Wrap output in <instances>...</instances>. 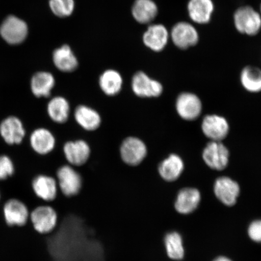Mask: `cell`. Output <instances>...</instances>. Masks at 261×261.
Returning <instances> with one entry per match:
<instances>
[{"label": "cell", "instance_id": "1", "mask_svg": "<svg viewBox=\"0 0 261 261\" xmlns=\"http://www.w3.org/2000/svg\"><path fill=\"white\" fill-rule=\"evenodd\" d=\"M174 109L179 118L184 121H197L203 113V101L192 91H181L176 96Z\"/></svg>", "mask_w": 261, "mask_h": 261}, {"label": "cell", "instance_id": "2", "mask_svg": "<svg viewBox=\"0 0 261 261\" xmlns=\"http://www.w3.org/2000/svg\"><path fill=\"white\" fill-rule=\"evenodd\" d=\"M201 159L211 170L223 172L229 165L230 149L224 142L208 141L202 149Z\"/></svg>", "mask_w": 261, "mask_h": 261}, {"label": "cell", "instance_id": "3", "mask_svg": "<svg viewBox=\"0 0 261 261\" xmlns=\"http://www.w3.org/2000/svg\"><path fill=\"white\" fill-rule=\"evenodd\" d=\"M200 129L208 141L224 142L230 132L229 122L221 114H205L200 119Z\"/></svg>", "mask_w": 261, "mask_h": 261}, {"label": "cell", "instance_id": "4", "mask_svg": "<svg viewBox=\"0 0 261 261\" xmlns=\"http://www.w3.org/2000/svg\"><path fill=\"white\" fill-rule=\"evenodd\" d=\"M234 27L241 34L254 37L261 31V15L250 6H242L234 11Z\"/></svg>", "mask_w": 261, "mask_h": 261}, {"label": "cell", "instance_id": "5", "mask_svg": "<svg viewBox=\"0 0 261 261\" xmlns=\"http://www.w3.org/2000/svg\"><path fill=\"white\" fill-rule=\"evenodd\" d=\"M30 219L36 232L44 236L51 233L56 228L58 217L57 211L51 205L41 204L31 212Z\"/></svg>", "mask_w": 261, "mask_h": 261}, {"label": "cell", "instance_id": "6", "mask_svg": "<svg viewBox=\"0 0 261 261\" xmlns=\"http://www.w3.org/2000/svg\"><path fill=\"white\" fill-rule=\"evenodd\" d=\"M169 35L172 43L181 50L196 46L200 41V34L197 28L187 21H179L175 23Z\"/></svg>", "mask_w": 261, "mask_h": 261}, {"label": "cell", "instance_id": "7", "mask_svg": "<svg viewBox=\"0 0 261 261\" xmlns=\"http://www.w3.org/2000/svg\"><path fill=\"white\" fill-rule=\"evenodd\" d=\"M57 177L59 191L65 197H73L80 193L83 179L71 166H62L57 171Z\"/></svg>", "mask_w": 261, "mask_h": 261}, {"label": "cell", "instance_id": "8", "mask_svg": "<svg viewBox=\"0 0 261 261\" xmlns=\"http://www.w3.org/2000/svg\"><path fill=\"white\" fill-rule=\"evenodd\" d=\"M120 156L124 163L129 166L140 164L148 154V148L141 139L129 137L123 140L120 146Z\"/></svg>", "mask_w": 261, "mask_h": 261}, {"label": "cell", "instance_id": "9", "mask_svg": "<svg viewBox=\"0 0 261 261\" xmlns=\"http://www.w3.org/2000/svg\"><path fill=\"white\" fill-rule=\"evenodd\" d=\"M239 184L227 175H221L215 179L214 192L216 197L222 203L232 206L236 204L240 194Z\"/></svg>", "mask_w": 261, "mask_h": 261}, {"label": "cell", "instance_id": "10", "mask_svg": "<svg viewBox=\"0 0 261 261\" xmlns=\"http://www.w3.org/2000/svg\"><path fill=\"white\" fill-rule=\"evenodd\" d=\"M132 87L134 93L140 97L158 98L162 95L164 91L161 82L152 79L142 71L134 75Z\"/></svg>", "mask_w": 261, "mask_h": 261}, {"label": "cell", "instance_id": "11", "mask_svg": "<svg viewBox=\"0 0 261 261\" xmlns=\"http://www.w3.org/2000/svg\"><path fill=\"white\" fill-rule=\"evenodd\" d=\"M185 162L182 156L176 152H171L160 162L158 171L160 177L167 182L177 181L184 175Z\"/></svg>", "mask_w": 261, "mask_h": 261}, {"label": "cell", "instance_id": "12", "mask_svg": "<svg viewBox=\"0 0 261 261\" xmlns=\"http://www.w3.org/2000/svg\"><path fill=\"white\" fill-rule=\"evenodd\" d=\"M28 33V25L24 21L14 16L6 18L0 28V34L10 44H20Z\"/></svg>", "mask_w": 261, "mask_h": 261}, {"label": "cell", "instance_id": "13", "mask_svg": "<svg viewBox=\"0 0 261 261\" xmlns=\"http://www.w3.org/2000/svg\"><path fill=\"white\" fill-rule=\"evenodd\" d=\"M215 11L213 0H189L187 11L189 18L195 24L210 23Z\"/></svg>", "mask_w": 261, "mask_h": 261}, {"label": "cell", "instance_id": "14", "mask_svg": "<svg viewBox=\"0 0 261 261\" xmlns=\"http://www.w3.org/2000/svg\"><path fill=\"white\" fill-rule=\"evenodd\" d=\"M32 189L37 197L48 204L56 200L59 193L57 179L50 176H37L32 181Z\"/></svg>", "mask_w": 261, "mask_h": 261}, {"label": "cell", "instance_id": "15", "mask_svg": "<svg viewBox=\"0 0 261 261\" xmlns=\"http://www.w3.org/2000/svg\"><path fill=\"white\" fill-rule=\"evenodd\" d=\"M170 39L169 32L164 25H149L143 36V43L151 50L160 52L164 50Z\"/></svg>", "mask_w": 261, "mask_h": 261}, {"label": "cell", "instance_id": "16", "mask_svg": "<svg viewBox=\"0 0 261 261\" xmlns=\"http://www.w3.org/2000/svg\"><path fill=\"white\" fill-rule=\"evenodd\" d=\"M3 214L6 223L9 226H23L30 217L28 207L16 199H11L6 202L3 207Z\"/></svg>", "mask_w": 261, "mask_h": 261}, {"label": "cell", "instance_id": "17", "mask_svg": "<svg viewBox=\"0 0 261 261\" xmlns=\"http://www.w3.org/2000/svg\"><path fill=\"white\" fill-rule=\"evenodd\" d=\"M63 151L68 163L76 166L84 165L91 153L90 146L83 140L67 142L64 146Z\"/></svg>", "mask_w": 261, "mask_h": 261}, {"label": "cell", "instance_id": "18", "mask_svg": "<svg viewBox=\"0 0 261 261\" xmlns=\"http://www.w3.org/2000/svg\"><path fill=\"white\" fill-rule=\"evenodd\" d=\"M0 135L8 144H19L24 138L25 129L20 120L10 116L0 124Z\"/></svg>", "mask_w": 261, "mask_h": 261}, {"label": "cell", "instance_id": "19", "mask_svg": "<svg viewBox=\"0 0 261 261\" xmlns=\"http://www.w3.org/2000/svg\"><path fill=\"white\" fill-rule=\"evenodd\" d=\"M201 193L195 188H182L176 197L175 208L178 213L188 214L194 211L201 201Z\"/></svg>", "mask_w": 261, "mask_h": 261}, {"label": "cell", "instance_id": "20", "mask_svg": "<svg viewBox=\"0 0 261 261\" xmlns=\"http://www.w3.org/2000/svg\"><path fill=\"white\" fill-rule=\"evenodd\" d=\"M240 84L247 93L253 94L261 93V68L255 65H248L241 70L239 76Z\"/></svg>", "mask_w": 261, "mask_h": 261}, {"label": "cell", "instance_id": "21", "mask_svg": "<svg viewBox=\"0 0 261 261\" xmlns=\"http://www.w3.org/2000/svg\"><path fill=\"white\" fill-rule=\"evenodd\" d=\"M30 142L32 148L39 154H47L53 151L56 140L50 130L38 128L32 133Z\"/></svg>", "mask_w": 261, "mask_h": 261}, {"label": "cell", "instance_id": "22", "mask_svg": "<svg viewBox=\"0 0 261 261\" xmlns=\"http://www.w3.org/2000/svg\"><path fill=\"white\" fill-rule=\"evenodd\" d=\"M158 7L152 0H136L132 8V14L140 24H149L158 15Z\"/></svg>", "mask_w": 261, "mask_h": 261}, {"label": "cell", "instance_id": "23", "mask_svg": "<svg viewBox=\"0 0 261 261\" xmlns=\"http://www.w3.org/2000/svg\"><path fill=\"white\" fill-rule=\"evenodd\" d=\"M53 60L55 66L63 72H72L78 67L77 58L68 45L56 49L54 52Z\"/></svg>", "mask_w": 261, "mask_h": 261}, {"label": "cell", "instance_id": "24", "mask_svg": "<svg viewBox=\"0 0 261 261\" xmlns=\"http://www.w3.org/2000/svg\"><path fill=\"white\" fill-rule=\"evenodd\" d=\"M74 118L76 122L87 130H94L100 125L101 117L96 110L86 106H78L74 111Z\"/></svg>", "mask_w": 261, "mask_h": 261}, {"label": "cell", "instance_id": "25", "mask_svg": "<svg viewBox=\"0 0 261 261\" xmlns=\"http://www.w3.org/2000/svg\"><path fill=\"white\" fill-rule=\"evenodd\" d=\"M55 84V77L50 73L45 71L37 73L32 78V92L37 97H49Z\"/></svg>", "mask_w": 261, "mask_h": 261}, {"label": "cell", "instance_id": "26", "mask_svg": "<svg viewBox=\"0 0 261 261\" xmlns=\"http://www.w3.org/2000/svg\"><path fill=\"white\" fill-rule=\"evenodd\" d=\"M99 83L101 90L106 95L113 96L121 91L123 79L118 71L107 70L100 76Z\"/></svg>", "mask_w": 261, "mask_h": 261}, {"label": "cell", "instance_id": "27", "mask_svg": "<svg viewBox=\"0 0 261 261\" xmlns=\"http://www.w3.org/2000/svg\"><path fill=\"white\" fill-rule=\"evenodd\" d=\"M70 112L69 103L63 97H55L48 103V116L55 122L58 123L66 122L69 117Z\"/></svg>", "mask_w": 261, "mask_h": 261}, {"label": "cell", "instance_id": "28", "mask_svg": "<svg viewBox=\"0 0 261 261\" xmlns=\"http://www.w3.org/2000/svg\"><path fill=\"white\" fill-rule=\"evenodd\" d=\"M164 245L169 258L177 260L184 258V248L181 237L178 233L171 231L166 234L164 238Z\"/></svg>", "mask_w": 261, "mask_h": 261}, {"label": "cell", "instance_id": "29", "mask_svg": "<svg viewBox=\"0 0 261 261\" xmlns=\"http://www.w3.org/2000/svg\"><path fill=\"white\" fill-rule=\"evenodd\" d=\"M49 3L51 11L58 17H68L73 14L74 0H50Z\"/></svg>", "mask_w": 261, "mask_h": 261}, {"label": "cell", "instance_id": "30", "mask_svg": "<svg viewBox=\"0 0 261 261\" xmlns=\"http://www.w3.org/2000/svg\"><path fill=\"white\" fill-rule=\"evenodd\" d=\"M14 164L9 156L0 155V180L8 178L14 174Z\"/></svg>", "mask_w": 261, "mask_h": 261}, {"label": "cell", "instance_id": "31", "mask_svg": "<svg viewBox=\"0 0 261 261\" xmlns=\"http://www.w3.org/2000/svg\"><path fill=\"white\" fill-rule=\"evenodd\" d=\"M248 233L253 241L261 243V220L252 222L248 230Z\"/></svg>", "mask_w": 261, "mask_h": 261}, {"label": "cell", "instance_id": "32", "mask_svg": "<svg viewBox=\"0 0 261 261\" xmlns=\"http://www.w3.org/2000/svg\"><path fill=\"white\" fill-rule=\"evenodd\" d=\"M214 261H231L230 259L227 258L226 257L224 256H221L219 257H218L216 259H215Z\"/></svg>", "mask_w": 261, "mask_h": 261}, {"label": "cell", "instance_id": "33", "mask_svg": "<svg viewBox=\"0 0 261 261\" xmlns=\"http://www.w3.org/2000/svg\"><path fill=\"white\" fill-rule=\"evenodd\" d=\"M259 13H260V14L261 15V3H260V7H259Z\"/></svg>", "mask_w": 261, "mask_h": 261}]
</instances>
